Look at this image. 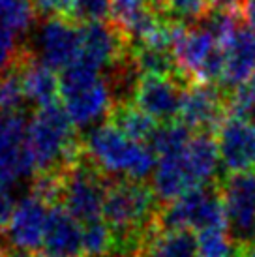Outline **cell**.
Segmentation results:
<instances>
[{
    "mask_svg": "<svg viewBox=\"0 0 255 257\" xmlns=\"http://www.w3.org/2000/svg\"><path fill=\"white\" fill-rule=\"evenodd\" d=\"M160 201L147 182L109 180L103 221L114 238V250L137 255L147 236L156 229Z\"/></svg>",
    "mask_w": 255,
    "mask_h": 257,
    "instance_id": "1",
    "label": "cell"
},
{
    "mask_svg": "<svg viewBox=\"0 0 255 257\" xmlns=\"http://www.w3.org/2000/svg\"><path fill=\"white\" fill-rule=\"evenodd\" d=\"M83 156L107 179L145 180L154 175L158 158L149 143H139L124 136L107 120L90 128L83 139Z\"/></svg>",
    "mask_w": 255,
    "mask_h": 257,
    "instance_id": "2",
    "label": "cell"
},
{
    "mask_svg": "<svg viewBox=\"0 0 255 257\" xmlns=\"http://www.w3.org/2000/svg\"><path fill=\"white\" fill-rule=\"evenodd\" d=\"M29 147L38 175H57L83 156V139L60 103L36 109L29 120Z\"/></svg>",
    "mask_w": 255,
    "mask_h": 257,
    "instance_id": "3",
    "label": "cell"
},
{
    "mask_svg": "<svg viewBox=\"0 0 255 257\" xmlns=\"http://www.w3.org/2000/svg\"><path fill=\"white\" fill-rule=\"evenodd\" d=\"M60 101L75 128L98 126L101 118H109L114 107L105 75L81 60L60 73Z\"/></svg>",
    "mask_w": 255,
    "mask_h": 257,
    "instance_id": "4",
    "label": "cell"
},
{
    "mask_svg": "<svg viewBox=\"0 0 255 257\" xmlns=\"http://www.w3.org/2000/svg\"><path fill=\"white\" fill-rule=\"evenodd\" d=\"M171 53L188 83L220 85L225 51L216 38L197 23H178Z\"/></svg>",
    "mask_w": 255,
    "mask_h": 257,
    "instance_id": "5",
    "label": "cell"
},
{
    "mask_svg": "<svg viewBox=\"0 0 255 257\" xmlns=\"http://www.w3.org/2000/svg\"><path fill=\"white\" fill-rule=\"evenodd\" d=\"M109 180L85 156L60 173L58 205L75 220L85 225L103 220Z\"/></svg>",
    "mask_w": 255,
    "mask_h": 257,
    "instance_id": "6",
    "label": "cell"
},
{
    "mask_svg": "<svg viewBox=\"0 0 255 257\" xmlns=\"http://www.w3.org/2000/svg\"><path fill=\"white\" fill-rule=\"evenodd\" d=\"M158 229H227L220 184L193 188L178 199L163 205L158 212Z\"/></svg>",
    "mask_w": 255,
    "mask_h": 257,
    "instance_id": "7",
    "label": "cell"
},
{
    "mask_svg": "<svg viewBox=\"0 0 255 257\" xmlns=\"http://www.w3.org/2000/svg\"><path fill=\"white\" fill-rule=\"evenodd\" d=\"M227 231L238 250L255 246V171L233 173L220 182Z\"/></svg>",
    "mask_w": 255,
    "mask_h": 257,
    "instance_id": "8",
    "label": "cell"
},
{
    "mask_svg": "<svg viewBox=\"0 0 255 257\" xmlns=\"http://www.w3.org/2000/svg\"><path fill=\"white\" fill-rule=\"evenodd\" d=\"M27 47L42 64L55 72H64L79 57L81 25L64 17H45Z\"/></svg>",
    "mask_w": 255,
    "mask_h": 257,
    "instance_id": "9",
    "label": "cell"
},
{
    "mask_svg": "<svg viewBox=\"0 0 255 257\" xmlns=\"http://www.w3.org/2000/svg\"><path fill=\"white\" fill-rule=\"evenodd\" d=\"M36 175L25 113H0V180L19 184Z\"/></svg>",
    "mask_w": 255,
    "mask_h": 257,
    "instance_id": "10",
    "label": "cell"
},
{
    "mask_svg": "<svg viewBox=\"0 0 255 257\" xmlns=\"http://www.w3.org/2000/svg\"><path fill=\"white\" fill-rule=\"evenodd\" d=\"M227 118V96L216 85H186L178 122L193 134H212Z\"/></svg>",
    "mask_w": 255,
    "mask_h": 257,
    "instance_id": "11",
    "label": "cell"
},
{
    "mask_svg": "<svg viewBox=\"0 0 255 257\" xmlns=\"http://www.w3.org/2000/svg\"><path fill=\"white\" fill-rule=\"evenodd\" d=\"M130 53V42L111 21L81 23V49L75 60L94 70L109 72Z\"/></svg>",
    "mask_w": 255,
    "mask_h": 257,
    "instance_id": "12",
    "label": "cell"
},
{
    "mask_svg": "<svg viewBox=\"0 0 255 257\" xmlns=\"http://www.w3.org/2000/svg\"><path fill=\"white\" fill-rule=\"evenodd\" d=\"M186 81L177 77H160V75H141L134 92V103L152 120L171 124L178 120L182 94Z\"/></svg>",
    "mask_w": 255,
    "mask_h": 257,
    "instance_id": "13",
    "label": "cell"
},
{
    "mask_svg": "<svg viewBox=\"0 0 255 257\" xmlns=\"http://www.w3.org/2000/svg\"><path fill=\"white\" fill-rule=\"evenodd\" d=\"M51 207L53 205L34 193L17 201V207L4 229L10 246H14L17 251H27V253L40 250L45 238Z\"/></svg>",
    "mask_w": 255,
    "mask_h": 257,
    "instance_id": "14",
    "label": "cell"
},
{
    "mask_svg": "<svg viewBox=\"0 0 255 257\" xmlns=\"http://www.w3.org/2000/svg\"><path fill=\"white\" fill-rule=\"evenodd\" d=\"M216 145L220 162L227 171H255V124L229 114L216 130Z\"/></svg>",
    "mask_w": 255,
    "mask_h": 257,
    "instance_id": "15",
    "label": "cell"
},
{
    "mask_svg": "<svg viewBox=\"0 0 255 257\" xmlns=\"http://www.w3.org/2000/svg\"><path fill=\"white\" fill-rule=\"evenodd\" d=\"M225 64L220 86L234 90L255 77V29L248 23H240L233 38L225 45Z\"/></svg>",
    "mask_w": 255,
    "mask_h": 257,
    "instance_id": "16",
    "label": "cell"
},
{
    "mask_svg": "<svg viewBox=\"0 0 255 257\" xmlns=\"http://www.w3.org/2000/svg\"><path fill=\"white\" fill-rule=\"evenodd\" d=\"M15 66L21 73L23 88L29 103H34L38 109L57 103V100L60 98V77L55 70L42 64L30 53L27 45L17 58Z\"/></svg>",
    "mask_w": 255,
    "mask_h": 257,
    "instance_id": "17",
    "label": "cell"
},
{
    "mask_svg": "<svg viewBox=\"0 0 255 257\" xmlns=\"http://www.w3.org/2000/svg\"><path fill=\"white\" fill-rule=\"evenodd\" d=\"M43 248L49 255L83 257V225L60 205L51 207Z\"/></svg>",
    "mask_w": 255,
    "mask_h": 257,
    "instance_id": "18",
    "label": "cell"
},
{
    "mask_svg": "<svg viewBox=\"0 0 255 257\" xmlns=\"http://www.w3.org/2000/svg\"><path fill=\"white\" fill-rule=\"evenodd\" d=\"M184 162L195 186L220 184L216 177L221 162L212 134H193L184 150Z\"/></svg>",
    "mask_w": 255,
    "mask_h": 257,
    "instance_id": "19",
    "label": "cell"
},
{
    "mask_svg": "<svg viewBox=\"0 0 255 257\" xmlns=\"http://www.w3.org/2000/svg\"><path fill=\"white\" fill-rule=\"evenodd\" d=\"M137 257H201L197 238L186 229H154Z\"/></svg>",
    "mask_w": 255,
    "mask_h": 257,
    "instance_id": "20",
    "label": "cell"
},
{
    "mask_svg": "<svg viewBox=\"0 0 255 257\" xmlns=\"http://www.w3.org/2000/svg\"><path fill=\"white\" fill-rule=\"evenodd\" d=\"M107 120L114 124L116 128L120 130L124 136H128L134 141H139V143H149L152 141V137L156 134L158 124L149 114H145L141 109H137L130 101V103H124V105H116L113 107L111 114Z\"/></svg>",
    "mask_w": 255,
    "mask_h": 257,
    "instance_id": "21",
    "label": "cell"
},
{
    "mask_svg": "<svg viewBox=\"0 0 255 257\" xmlns=\"http://www.w3.org/2000/svg\"><path fill=\"white\" fill-rule=\"evenodd\" d=\"M36 0H0V25L25 36L36 19Z\"/></svg>",
    "mask_w": 255,
    "mask_h": 257,
    "instance_id": "22",
    "label": "cell"
},
{
    "mask_svg": "<svg viewBox=\"0 0 255 257\" xmlns=\"http://www.w3.org/2000/svg\"><path fill=\"white\" fill-rule=\"evenodd\" d=\"M27 94L17 66L0 73V113H25Z\"/></svg>",
    "mask_w": 255,
    "mask_h": 257,
    "instance_id": "23",
    "label": "cell"
},
{
    "mask_svg": "<svg viewBox=\"0 0 255 257\" xmlns=\"http://www.w3.org/2000/svg\"><path fill=\"white\" fill-rule=\"evenodd\" d=\"M114 250V238L103 220L83 225V257H101Z\"/></svg>",
    "mask_w": 255,
    "mask_h": 257,
    "instance_id": "24",
    "label": "cell"
},
{
    "mask_svg": "<svg viewBox=\"0 0 255 257\" xmlns=\"http://www.w3.org/2000/svg\"><path fill=\"white\" fill-rule=\"evenodd\" d=\"M195 238L201 257H231L236 250L227 229H205Z\"/></svg>",
    "mask_w": 255,
    "mask_h": 257,
    "instance_id": "25",
    "label": "cell"
},
{
    "mask_svg": "<svg viewBox=\"0 0 255 257\" xmlns=\"http://www.w3.org/2000/svg\"><path fill=\"white\" fill-rule=\"evenodd\" d=\"M152 4L160 14L182 23L197 21L206 12V0H154Z\"/></svg>",
    "mask_w": 255,
    "mask_h": 257,
    "instance_id": "26",
    "label": "cell"
},
{
    "mask_svg": "<svg viewBox=\"0 0 255 257\" xmlns=\"http://www.w3.org/2000/svg\"><path fill=\"white\" fill-rule=\"evenodd\" d=\"M111 12V0H75V12L73 21L81 23H94L105 21Z\"/></svg>",
    "mask_w": 255,
    "mask_h": 257,
    "instance_id": "27",
    "label": "cell"
},
{
    "mask_svg": "<svg viewBox=\"0 0 255 257\" xmlns=\"http://www.w3.org/2000/svg\"><path fill=\"white\" fill-rule=\"evenodd\" d=\"M36 12L45 17H64L73 21L75 0H36Z\"/></svg>",
    "mask_w": 255,
    "mask_h": 257,
    "instance_id": "28",
    "label": "cell"
},
{
    "mask_svg": "<svg viewBox=\"0 0 255 257\" xmlns=\"http://www.w3.org/2000/svg\"><path fill=\"white\" fill-rule=\"evenodd\" d=\"M15 207H17V201H15L14 186L0 180V231L2 233H4L12 214H14Z\"/></svg>",
    "mask_w": 255,
    "mask_h": 257,
    "instance_id": "29",
    "label": "cell"
},
{
    "mask_svg": "<svg viewBox=\"0 0 255 257\" xmlns=\"http://www.w3.org/2000/svg\"><path fill=\"white\" fill-rule=\"evenodd\" d=\"M10 248H12V246H10V242H8L6 235L0 231V257H10V253H12Z\"/></svg>",
    "mask_w": 255,
    "mask_h": 257,
    "instance_id": "30",
    "label": "cell"
},
{
    "mask_svg": "<svg viewBox=\"0 0 255 257\" xmlns=\"http://www.w3.org/2000/svg\"><path fill=\"white\" fill-rule=\"evenodd\" d=\"M10 257H32L30 255V253H27V251H12V253H10Z\"/></svg>",
    "mask_w": 255,
    "mask_h": 257,
    "instance_id": "31",
    "label": "cell"
},
{
    "mask_svg": "<svg viewBox=\"0 0 255 257\" xmlns=\"http://www.w3.org/2000/svg\"><path fill=\"white\" fill-rule=\"evenodd\" d=\"M244 253H246V257H255V246H251V248H248V250H244Z\"/></svg>",
    "mask_w": 255,
    "mask_h": 257,
    "instance_id": "32",
    "label": "cell"
},
{
    "mask_svg": "<svg viewBox=\"0 0 255 257\" xmlns=\"http://www.w3.org/2000/svg\"><path fill=\"white\" fill-rule=\"evenodd\" d=\"M32 257H57V255H49V253H36Z\"/></svg>",
    "mask_w": 255,
    "mask_h": 257,
    "instance_id": "33",
    "label": "cell"
},
{
    "mask_svg": "<svg viewBox=\"0 0 255 257\" xmlns=\"http://www.w3.org/2000/svg\"><path fill=\"white\" fill-rule=\"evenodd\" d=\"M150 2H154V0H150Z\"/></svg>",
    "mask_w": 255,
    "mask_h": 257,
    "instance_id": "34",
    "label": "cell"
}]
</instances>
